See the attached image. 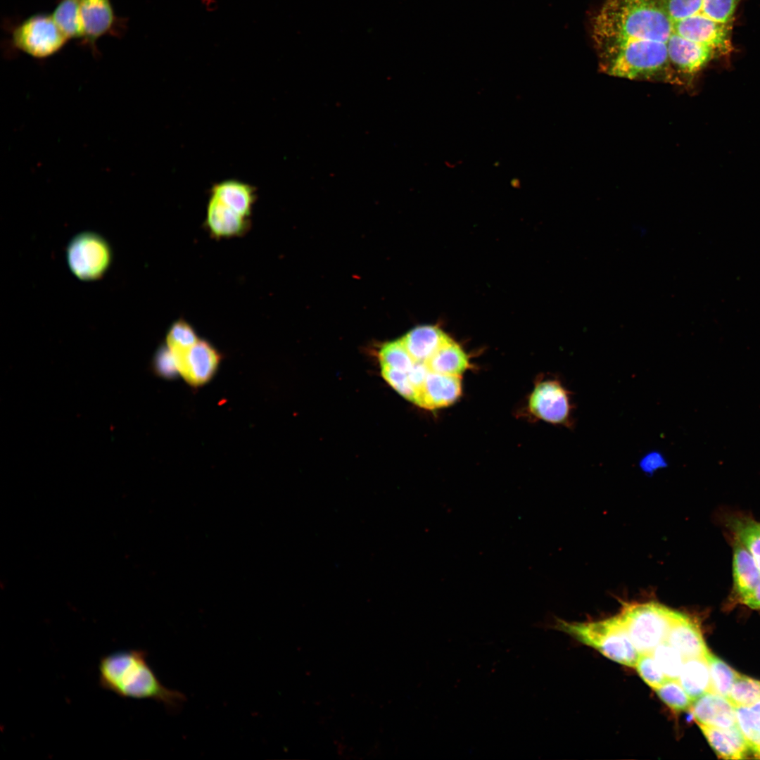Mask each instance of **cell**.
<instances>
[{"mask_svg": "<svg viewBox=\"0 0 760 760\" xmlns=\"http://www.w3.org/2000/svg\"><path fill=\"white\" fill-rule=\"evenodd\" d=\"M671 25L664 0H607L593 21L603 73L680 84L668 54Z\"/></svg>", "mask_w": 760, "mask_h": 760, "instance_id": "1", "label": "cell"}, {"mask_svg": "<svg viewBox=\"0 0 760 760\" xmlns=\"http://www.w3.org/2000/svg\"><path fill=\"white\" fill-rule=\"evenodd\" d=\"M98 671L99 685L122 698L153 699L171 711L179 709L186 699L182 692L160 683L142 650L106 654L99 659Z\"/></svg>", "mask_w": 760, "mask_h": 760, "instance_id": "2", "label": "cell"}, {"mask_svg": "<svg viewBox=\"0 0 760 760\" xmlns=\"http://www.w3.org/2000/svg\"><path fill=\"white\" fill-rule=\"evenodd\" d=\"M544 626L569 635L619 664L629 667L635 666L639 653L618 614L604 620L585 623L555 618L552 623Z\"/></svg>", "mask_w": 760, "mask_h": 760, "instance_id": "3", "label": "cell"}, {"mask_svg": "<svg viewBox=\"0 0 760 760\" xmlns=\"http://www.w3.org/2000/svg\"><path fill=\"white\" fill-rule=\"evenodd\" d=\"M675 611L654 602L625 604L620 617L639 654L651 653L666 640Z\"/></svg>", "mask_w": 760, "mask_h": 760, "instance_id": "4", "label": "cell"}, {"mask_svg": "<svg viewBox=\"0 0 760 760\" xmlns=\"http://www.w3.org/2000/svg\"><path fill=\"white\" fill-rule=\"evenodd\" d=\"M11 39L17 50L38 59L56 54L69 40L46 13L34 14L18 23L12 28Z\"/></svg>", "mask_w": 760, "mask_h": 760, "instance_id": "5", "label": "cell"}, {"mask_svg": "<svg viewBox=\"0 0 760 760\" xmlns=\"http://www.w3.org/2000/svg\"><path fill=\"white\" fill-rule=\"evenodd\" d=\"M112 258L109 243L96 232L79 233L68 244L66 259L68 267L82 281L101 279L109 269Z\"/></svg>", "mask_w": 760, "mask_h": 760, "instance_id": "6", "label": "cell"}, {"mask_svg": "<svg viewBox=\"0 0 760 760\" xmlns=\"http://www.w3.org/2000/svg\"><path fill=\"white\" fill-rule=\"evenodd\" d=\"M670 22L671 32L669 43L688 41L710 48L720 54L731 51L730 23L717 22L701 12Z\"/></svg>", "mask_w": 760, "mask_h": 760, "instance_id": "7", "label": "cell"}, {"mask_svg": "<svg viewBox=\"0 0 760 760\" xmlns=\"http://www.w3.org/2000/svg\"><path fill=\"white\" fill-rule=\"evenodd\" d=\"M531 412L551 424L573 426L571 393L557 379L538 383L529 398Z\"/></svg>", "mask_w": 760, "mask_h": 760, "instance_id": "8", "label": "cell"}, {"mask_svg": "<svg viewBox=\"0 0 760 760\" xmlns=\"http://www.w3.org/2000/svg\"><path fill=\"white\" fill-rule=\"evenodd\" d=\"M80 18L83 32L82 42L96 51V42L106 35L119 37L124 30V20L118 18L110 0H80Z\"/></svg>", "mask_w": 760, "mask_h": 760, "instance_id": "9", "label": "cell"}, {"mask_svg": "<svg viewBox=\"0 0 760 760\" xmlns=\"http://www.w3.org/2000/svg\"><path fill=\"white\" fill-rule=\"evenodd\" d=\"M174 357L179 374L193 387L208 383L214 376L221 360L219 351L203 339H199L185 353Z\"/></svg>", "mask_w": 760, "mask_h": 760, "instance_id": "10", "label": "cell"}, {"mask_svg": "<svg viewBox=\"0 0 760 760\" xmlns=\"http://www.w3.org/2000/svg\"><path fill=\"white\" fill-rule=\"evenodd\" d=\"M460 376L429 372L419 390L414 404L429 410L454 403L461 395Z\"/></svg>", "mask_w": 760, "mask_h": 760, "instance_id": "11", "label": "cell"}, {"mask_svg": "<svg viewBox=\"0 0 760 760\" xmlns=\"http://www.w3.org/2000/svg\"><path fill=\"white\" fill-rule=\"evenodd\" d=\"M690 709L697 724L723 729L737 726L735 707L718 694L701 695L692 701Z\"/></svg>", "mask_w": 760, "mask_h": 760, "instance_id": "12", "label": "cell"}, {"mask_svg": "<svg viewBox=\"0 0 760 760\" xmlns=\"http://www.w3.org/2000/svg\"><path fill=\"white\" fill-rule=\"evenodd\" d=\"M666 641L683 658L706 657L709 652L698 626L688 615L675 611Z\"/></svg>", "mask_w": 760, "mask_h": 760, "instance_id": "13", "label": "cell"}, {"mask_svg": "<svg viewBox=\"0 0 760 760\" xmlns=\"http://www.w3.org/2000/svg\"><path fill=\"white\" fill-rule=\"evenodd\" d=\"M205 227L214 238L241 236L248 230L251 222L231 208L210 196L206 208Z\"/></svg>", "mask_w": 760, "mask_h": 760, "instance_id": "14", "label": "cell"}, {"mask_svg": "<svg viewBox=\"0 0 760 760\" xmlns=\"http://www.w3.org/2000/svg\"><path fill=\"white\" fill-rule=\"evenodd\" d=\"M733 590L740 600L760 582V569L749 552L735 538L733 543Z\"/></svg>", "mask_w": 760, "mask_h": 760, "instance_id": "15", "label": "cell"}, {"mask_svg": "<svg viewBox=\"0 0 760 760\" xmlns=\"http://www.w3.org/2000/svg\"><path fill=\"white\" fill-rule=\"evenodd\" d=\"M717 756L723 759H743L751 752L738 726L723 729L697 724Z\"/></svg>", "mask_w": 760, "mask_h": 760, "instance_id": "16", "label": "cell"}, {"mask_svg": "<svg viewBox=\"0 0 760 760\" xmlns=\"http://www.w3.org/2000/svg\"><path fill=\"white\" fill-rule=\"evenodd\" d=\"M450 338L437 327H417L401 338V341L415 362L426 361Z\"/></svg>", "mask_w": 760, "mask_h": 760, "instance_id": "17", "label": "cell"}, {"mask_svg": "<svg viewBox=\"0 0 760 760\" xmlns=\"http://www.w3.org/2000/svg\"><path fill=\"white\" fill-rule=\"evenodd\" d=\"M212 196L243 217L249 218L257 194L254 186L236 179L223 180L213 185Z\"/></svg>", "mask_w": 760, "mask_h": 760, "instance_id": "18", "label": "cell"}, {"mask_svg": "<svg viewBox=\"0 0 760 760\" xmlns=\"http://www.w3.org/2000/svg\"><path fill=\"white\" fill-rule=\"evenodd\" d=\"M678 680L692 700L711 692L710 672L706 657L685 659Z\"/></svg>", "mask_w": 760, "mask_h": 760, "instance_id": "19", "label": "cell"}, {"mask_svg": "<svg viewBox=\"0 0 760 760\" xmlns=\"http://www.w3.org/2000/svg\"><path fill=\"white\" fill-rule=\"evenodd\" d=\"M425 363L431 372L453 376H461L469 366L467 354L451 338Z\"/></svg>", "mask_w": 760, "mask_h": 760, "instance_id": "20", "label": "cell"}, {"mask_svg": "<svg viewBox=\"0 0 760 760\" xmlns=\"http://www.w3.org/2000/svg\"><path fill=\"white\" fill-rule=\"evenodd\" d=\"M734 538L752 555L760 569V522L745 516L729 519L727 524Z\"/></svg>", "mask_w": 760, "mask_h": 760, "instance_id": "21", "label": "cell"}, {"mask_svg": "<svg viewBox=\"0 0 760 760\" xmlns=\"http://www.w3.org/2000/svg\"><path fill=\"white\" fill-rule=\"evenodd\" d=\"M80 4V0H57L51 13L57 26L69 40L82 41L83 39Z\"/></svg>", "mask_w": 760, "mask_h": 760, "instance_id": "22", "label": "cell"}, {"mask_svg": "<svg viewBox=\"0 0 760 760\" xmlns=\"http://www.w3.org/2000/svg\"><path fill=\"white\" fill-rule=\"evenodd\" d=\"M735 708L737 726L750 752L760 759V716L749 707Z\"/></svg>", "mask_w": 760, "mask_h": 760, "instance_id": "23", "label": "cell"}, {"mask_svg": "<svg viewBox=\"0 0 760 760\" xmlns=\"http://www.w3.org/2000/svg\"><path fill=\"white\" fill-rule=\"evenodd\" d=\"M706 659L709 668L711 692L727 698L739 673L710 652Z\"/></svg>", "mask_w": 760, "mask_h": 760, "instance_id": "24", "label": "cell"}, {"mask_svg": "<svg viewBox=\"0 0 760 760\" xmlns=\"http://www.w3.org/2000/svg\"><path fill=\"white\" fill-rule=\"evenodd\" d=\"M199 340L193 327L179 319L172 323L166 336V344L174 355L185 353Z\"/></svg>", "mask_w": 760, "mask_h": 760, "instance_id": "25", "label": "cell"}, {"mask_svg": "<svg viewBox=\"0 0 760 760\" xmlns=\"http://www.w3.org/2000/svg\"><path fill=\"white\" fill-rule=\"evenodd\" d=\"M381 366L408 372L415 361L400 339L384 343L379 352Z\"/></svg>", "mask_w": 760, "mask_h": 760, "instance_id": "26", "label": "cell"}, {"mask_svg": "<svg viewBox=\"0 0 760 760\" xmlns=\"http://www.w3.org/2000/svg\"><path fill=\"white\" fill-rule=\"evenodd\" d=\"M727 699L735 707H750L760 699V681L738 673Z\"/></svg>", "mask_w": 760, "mask_h": 760, "instance_id": "27", "label": "cell"}, {"mask_svg": "<svg viewBox=\"0 0 760 760\" xmlns=\"http://www.w3.org/2000/svg\"><path fill=\"white\" fill-rule=\"evenodd\" d=\"M657 664L668 679H678L685 659L666 640L651 652Z\"/></svg>", "mask_w": 760, "mask_h": 760, "instance_id": "28", "label": "cell"}, {"mask_svg": "<svg viewBox=\"0 0 760 760\" xmlns=\"http://www.w3.org/2000/svg\"><path fill=\"white\" fill-rule=\"evenodd\" d=\"M654 690L659 697L672 710L683 711L690 709L693 700L678 679H667Z\"/></svg>", "mask_w": 760, "mask_h": 760, "instance_id": "29", "label": "cell"}, {"mask_svg": "<svg viewBox=\"0 0 760 760\" xmlns=\"http://www.w3.org/2000/svg\"><path fill=\"white\" fill-rule=\"evenodd\" d=\"M635 667L643 680L654 690L668 679L651 653L639 654Z\"/></svg>", "mask_w": 760, "mask_h": 760, "instance_id": "30", "label": "cell"}, {"mask_svg": "<svg viewBox=\"0 0 760 760\" xmlns=\"http://www.w3.org/2000/svg\"><path fill=\"white\" fill-rule=\"evenodd\" d=\"M381 367L384 379L402 396L414 403L417 391L410 382L407 372Z\"/></svg>", "mask_w": 760, "mask_h": 760, "instance_id": "31", "label": "cell"}, {"mask_svg": "<svg viewBox=\"0 0 760 760\" xmlns=\"http://www.w3.org/2000/svg\"><path fill=\"white\" fill-rule=\"evenodd\" d=\"M738 1L703 0L700 12L717 22L730 23Z\"/></svg>", "mask_w": 760, "mask_h": 760, "instance_id": "32", "label": "cell"}, {"mask_svg": "<svg viewBox=\"0 0 760 760\" xmlns=\"http://www.w3.org/2000/svg\"><path fill=\"white\" fill-rule=\"evenodd\" d=\"M156 367L157 371L164 377H175L179 373L175 357L167 346L163 347L158 351Z\"/></svg>", "mask_w": 760, "mask_h": 760, "instance_id": "33", "label": "cell"}, {"mask_svg": "<svg viewBox=\"0 0 760 760\" xmlns=\"http://www.w3.org/2000/svg\"><path fill=\"white\" fill-rule=\"evenodd\" d=\"M430 370L425 362H415L412 367L407 372L409 379L413 386L416 388L417 393L422 386Z\"/></svg>", "mask_w": 760, "mask_h": 760, "instance_id": "34", "label": "cell"}, {"mask_svg": "<svg viewBox=\"0 0 760 760\" xmlns=\"http://www.w3.org/2000/svg\"><path fill=\"white\" fill-rule=\"evenodd\" d=\"M641 467L646 471H654L659 467L665 464L662 455L659 452H652L647 455L641 461Z\"/></svg>", "mask_w": 760, "mask_h": 760, "instance_id": "35", "label": "cell"}, {"mask_svg": "<svg viewBox=\"0 0 760 760\" xmlns=\"http://www.w3.org/2000/svg\"><path fill=\"white\" fill-rule=\"evenodd\" d=\"M739 601L749 608L760 609V582L752 592Z\"/></svg>", "mask_w": 760, "mask_h": 760, "instance_id": "36", "label": "cell"}, {"mask_svg": "<svg viewBox=\"0 0 760 760\" xmlns=\"http://www.w3.org/2000/svg\"><path fill=\"white\" fill-rule=\"evenodd\" d=\"M203 9L207 12H215L218 8L217 0H200Z\"/></svg>", "mask_w": 760, "mask_h": 760, "instance_id": "37", "label": "cell"}, {"mask_svg": "<svg viewBox=\"0 0 760 760\" xmlns=\"http://www.w3.org/2000/svg\"><path fill=\"white\" fill-rule=\"evenodd\" d=\"M750 707L754 712L760 716V699L751 705Z\"/></svg>", "mask_w": 760, "mask_h": 760, "instance_id": "38", "label": "cell"}]
</instances>
